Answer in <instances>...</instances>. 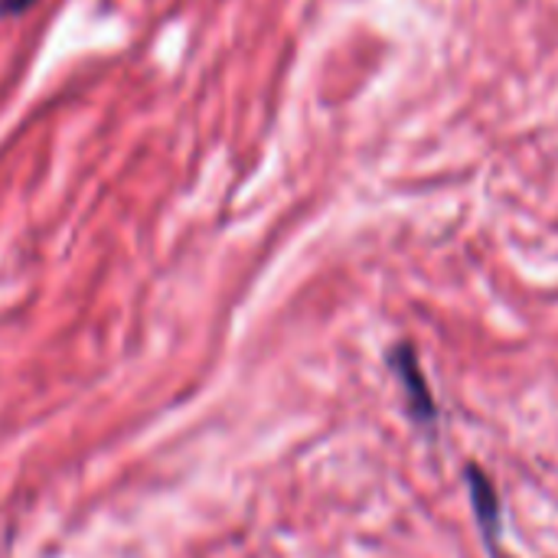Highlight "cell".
I'll return each mask as SVG.
<instances>
[{
    "label": "cell",
    "instance_id": "obj_1",
    "mask_svg": "<svg viewBox=\"0 0 558 558\" xmlns=\"http://www.w3.org/2000/svg\"><path fill=\"white\" fill-rule=\"evenodd\" d=\"M389 369H392V376H396V383H399V389H402V396H405V412H409V418H412L422 432L435 435V428H438V405H435L432 386H428V379H425V373H422L418 353H415V347H412L409 340H405V343H396V347L389 350Z\"/></svg>",
    "mask_w": 558,
    "mask_h": 558
},
{
    "label": "cell",
    "instance_id": "obj_2",
    "mask_svg": "<svg viewBox=\"0 0 558 558\" xmlns=\"http://www.w3.org/2000/svg\"><path fill=\"white\" fill-rule=\"evenodd\" d=\"M464 481H468V494H471V510L481 530V539L487 546L490 558H513L500 549V533H504V510H500V497L497 487L490 481V474L481 464H468L464 468Z\"/></svg>",
    "mask_w": 558,
    "mask_h": 558
},
{
    "label": "cell",
    "instance_id": "obj_3",
    "mask_svg": "<svg viewBox=\"0 0 558 558\" xmlns=\"http://www.w3.org/2000/svg\"><path fill=\"white\" fill-rule=\"evenodd\" d=\"M39 0H0V16L3 20H10V16H20V13H26V10H33Z\"/></svg>",
    "mask_w": 558,
    "mask_h": 558
}]
</instances>
